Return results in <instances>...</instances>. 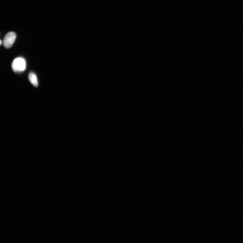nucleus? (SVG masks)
<instances>
[{"label": "nucleus", "instance_id": "1", "mask_svg": "<svg viewBox=\"0 0 243 243\" xmlns=\"http://www.w3.org/2000/svg\"><path fill=\"white\" fill-rule=\"evenodd\" d=\"M12 68L15 72L18 73L24 71L26 68L25 60L21 57L15 58L12 63Z\"/></svg>", "mask_w": 243, "mask_h": 243}, {"label": "nucleus", "instance_id": "2", "mask_svg": "<svg viewBox=\"0 0 243 243\" xmlns=\"http://www.w3.org/2000/svg\"><path fill=\"white\" fill-rule=\"evenodd\" d=\"M16 38V35L14 32H9L5 35L3 40V44L5 48H11L13 46Z\"/></svg>", "mask_w": 243, "mask_h": 243}, {"label": "nucleus", "instance_id": "3", "mask_svg": "<svg viewBox=\"0 0 243 243\" xmlns=\"http://www.w3.org/2000/svg\"><path fill=\"white\" fill-rule=\"evenodd\" d=\"M29 79L30 82L32 85L35 87H38V80L35 73L32 72H30L29 75Z\"/></svg>", "mask_w": 243, "mask_h": 243}, {"label": "nucleus", "instance_id": "4", "mask_svg": "<svg viewBox=\"0 0 243 243\" xmlns=\"http://www.w3.org/2000/svg\"><path fill=\"white\" fill-rule=\"evenodd\" d=\"M0 42H0V44H1V45H2V41L1 40V41H0Z\"/></svg>", "mask_w": 243, "mask_h": 243}]
</instances>
